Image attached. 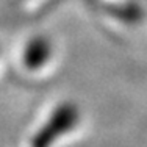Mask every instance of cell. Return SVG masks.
Instances as JSON below:
<instances>
[{
	"mask_svg": "<svg viewBox=\"0 0 147 147\" xmlns=\"http://www.w3.org/2000/svg\"><path fill=\"white\" fill-rule=\"evenodd\" d=\"M52 57V45L45 38L31 39L25 50V63L31 69H39Z\"/></svg>",
	"mask_w": 147,
	"mask_h": 147,
	"instance_id": "6da1fadb",
	"label": "cell"
}]
</instances>
